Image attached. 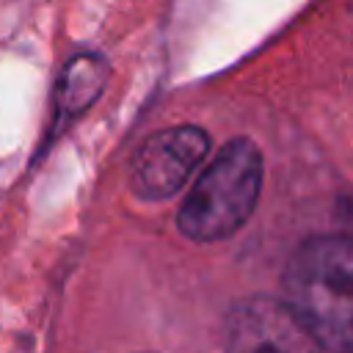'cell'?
Returning <instances> with one entry per match:
<instances>
[{"mask_svg":"<svg viewBox=\"0 0 353 353\" xmlns=\"http://www.w3.org/2000/svg\"><path fill=\"white\" fill-rule=\"evenodd\" d=\"M284 295L317 345L353 353V237L301 243L284 270Z\"/></svg>","mask_w":353,"mask_h":353,"instance_id":"cell-1","label":"cell"},{"mask_svg":"<svg viewBox=\"0 0 353 353\" xmlns=\"http://www.w3.org/2000/svg\"><path fill=\"white\" fill-rule=\"evenodd\" d=\"M223 339L226 353H320L290 303L268 295L240 298L226 314Z\"/></svg>","mask_w":353,"mask_h":353,"instance_id":"cell-3","label":"cell"},{"mask_svg":"<svg viewBox=\"0 0 353 353\" xmlns=\"http://www.w3.org/2000/svg\"><path fill=\"white\" fill-rule=\"evenodd\" d=\"M262 185V154L254 141H229L210 168L196 179L179 207V229L196 243L234 234L256 207Z\"/></svg>","mask_w":353,"mask_h":353,"instance_id":"cell-2","label":"cell"},{"mask_svg":"<svg viewBox=\"0 0 353 353\" xmlns=\"http://www.w3.org/2000/svg\"><path fill=\"white\" fill-rule=\"evenodd\" d=\"M108 83V61L99 52H80L66 61L55 85V108L61 116H77L94 105Z\"/></svg>","mask_w":353,"mask_h":353,"instance_id":"cell-5","label":"cell"},{"mask_svg":"<svg viewBox=\"0 0 353 353\" xmlns=\"http://www.w3.org/2000/svg\"><path fill=\"white\" fill-rule=\"evenodd\" d=\"M210 152V138L201 127H168L149 135L132 157L130 182L141 199L160 201L174 196Z\"/></svg>","mask_w":353,"mask_h":353,"instance_id":"cell-4","label":"cell"}]
</instances>
